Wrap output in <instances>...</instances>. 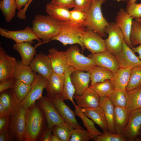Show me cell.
I'll use <instances>...</instances> for the list:
<instances>
[{"label":"cell","instance_id":"obj_1","mask_svg":"<svg viewBox=\"0 0 141 141\" xmlns=\"http://www.w3.org/2000/svg\"><path fill=\"white\" fill-rule=\"evenodd\" d=\"M47 127L44 112L36 102L26 110L25 141H39Z\"/></svg>","mask_w":141,"mask_h":141},{"label":"cell","instance_id":"obj_2","mask_svg":"<svg viewBox=\"0 0 141 141\" xmlns=\"http://www.w3.org/2000/svg\"><path fill=\"white\" fill-rule=\"evenodd\" d=\"M59 21V32L50 41L58 40L64 46L78 44L81 46L83 51L85 48L82 43V37L87 30L83 23H78L71 20Z\"/></svg>","mask_w":141,"mask_h":141},{"label":"cell","instance_id":"obj_3","mask_svg":"<svg viewBox=\"0 0 141 141\" xmlns=\"http://www.w3.org/2000/svg\"><path fill=\"white\" fill-rule=\"evenodd\" d=\"M32 29L36 35L43 42L36 45L47 43L59 33L60 30L59 21L49 15H36L32 21Z\"/></svg>","mask_w":141,"mask_h":141},{"label":"cell","instance_id":"obj_4","mask_svg":"<svg viewBox=\"0 0 141 141\" xmlns=\"http://www.w3.org/2000/svg\"><path fill=\"white\" fill-rule=\"evenodd\" d=\"M106 0H93L83 24L87 29L95 32L102 37L105 36V28L109 24L103 17L101 6Z\"/></svg>","mask_w":141,"mask_h":141},{"label":"cell","instance_id":"obj_5","mask_svg":"<svg viewBox=\"0 0 141 141\" xmlns=\"http://www.w3.org/2000/svg\"><path fill=\"white\" fill-rule=\"evenodd\" d=\"M77 45H72L65 51L67 66H71L75 70L89 72L97 66L90 58L80 52Z\"/></svg>","mask_w":141,"mask_h":141},{"label":"cell","instance_id":"obj_6","mask_svg":"<svg viewBox=\"0 0 141 141\" xmlns=\"http://www.w3.org/2000/svg\"><path fill=\"white\" fill-rule=\"evenodd\" d=\"M105 30L108 37L105 40L107 50L115 56L121 51L124 40V35L116 23L109 22Z\"/></svg>","mask_w":141,"mask_h":141},{"label":"cell","instance_id":"obj_7","mask_svg":"<svg viewBox=\"0 0 141 141\" xmlns=\"http://www.w3.org/2000/svg\"><path fill=\"white\" fill-rule=\"evenodd\" d=\"M26 109L21 105L17 111L11 115L9 130L17 141H25Z\"/></svg>","mask_w":141,"mask_h":141},{"label":"cell","instance_id":"obj_8","mask_svg":"<svg viewBox=\"0 0 141 141\" xmlns=\"http://www.w3.org/2000/svg\"><path fill=\"white\" fill-rule=\"evenodd\" d=\"M36 102L44 112L48 128H51L54 126L64 122L51 98L42 96Z\"/></svg>","mask_w":141,"mask_h":141},{"label":"cell","instance_id":"obj_9","mask_svg":"<svg viewBox=\"0 0 141 141\" xmlns=\"http://www.w3.org/2000/svg\"><path fill=\"white\" fill-rule=\"evenodd\" d=\"M48 83V79L39 74L37 75L31 84L27 96L21 102L22 105L26 110L42 96L43 90L45 89Z\"/></svg>","mask_w":141,"mask_h":141},{"label":"cell","instance_id":"obj_10","mask_svg":"<svg viewBox=\"0 0 141 141\" xmlns=\"http://www.w3.org/2000/svg\"><path fill=\"white\" fill-rule=\"evenodd\" d=\"M0 34L1 36L14 40L16 43L29 42L33 43V40H37L38 44L41 43V40L35 34L32 28L26 26L23 30L10 31L0 28Z\"/></svg>","mask_w":141,"mask_h":141},{"label":"cell","instance_id":"obj_11","mask_svg":"<svg viewBox=\"0 0 141 141\" xmlns=\"http://www.w3.org/2000/svg\"><path fill=\"white\" fill-rule=\"evenodd\" d=\"M82 41L85 48L91 53H96L107 50L105 40L97 33L87 29L82 37Z\"/></svg>","mask_w":141,"mask_h":141},{"label":"cell","instance_id":"obj_12","mask_svg":"<svg viewBox=\"0 0 141 141\" xmlns=\"http://www.w3.org/2000/svg\"><path fill=\"white\" fill-rule=\"evenodd\" d=\"M17 61L8 55L0 46V83L14 78V73Z\"/></svg>","mask_w":141,"mask_h":141},{"label":"cell","instance_id":"obj_13","mask_svg":"<svg viewBox=\"0 0 141 141\" xmlns=\"http://www.w3.org/2000/svg\"><path fill=\"white\" fill-rule=\"evenodd\" d=\"M87 56L92 60L96 66L107 69L114 73L120 68L115 56L107 50L99 53H91Z\"/></svg>","mask_w":141,"mask_h":141},{"label":"cell","instance_id":"obj_14","mask_svg":"<svg viewBox=\"0 0 141 141\" xmlns=\"http://www.w3.org/2000/svg\"><path fill=\"white\" fill-rule=\"evenodd\" d=\"M141 129V108L131 112L128 124L122 134L128 141H136Z\"/></svg>","mask_w":141,"mask_h":141},{"label":"cell","instance_id":"obj_15","mask_svg":"<svg viewBox=\"0 0 141 141\" xmlns=\"http://www.w3.org/2000/svg\"><path fill=\"white\" fill-rule=\"evenodd\" d=\"M121 68H131L141 67V60L137 56L132 48L123 42L120 51L115 56Z\"/></svg>","mask_w":141,"mask_h":141},{"label":"cell","instance_id":"obj_16","mask_svg":"<svg viewBox=\"0 0 141 141\" xmlns=\"http://www.w3.org/2000/svg\"><path fill=\"white\" fill-rule=\"evenodd\" d=\"M30 66L32 70L48 79L53 70L48 55L39 52L36 54Z\"/></svg>","mask_w":141,"mask_h":141},{"label":"cell","instance_id":"obj_17","mask_svg":"<svg viewBox=\"0 0 141 141\" xmlns=\"http://www.w3.org/2000/svg\"><path fill=\"white\" fill-rule=\"evenodd\" d=\"M133 18L124 9L122 8L118 13L115 22L124 35L125 42L131 48L133 46L131 43L130 38Z\"/></svg>","mask_w":141,"mask_h":141},{"label":"cell","instance_id":"obj_18","mask_svg":"<svg viewBox=\"0 0 141 141\" xmlns=\"http://www.w3.org/2000/svg\"><path fill=\"white\" fill-rule=\"evenodd\" d=\"M58 113L64 122L70 124L74 129H84L78 122L74 111L71 109L60 97L51 98Z\"/></svg>","mask_w":141,"mask_h":141},{"label":"cell","instance_id":"obj_19","mask_svg":"<svg viewBox=\"0 0 141 141\" xmlns=\"http://www.w3.org/2000/svg\"><path fill=\"white\" fill-rule=\"evenodd\" d=\"M73 98L75 100L77 106L81 108H94L99 106L100 96L89 87L81 95L74 94Z\"/></svg>","mask_w":141,"mask_h":141},{"label":"cell","instance_id":"obj_20","mask_svg":"<svg viewBox=\"0 0 141 141\" xmlns=\"http://www.w3.org/2000/svg\"><path fill=\"white\" fill-rule=\"evenodd\" d=\"M70 79L75 89V94L81 95L89 87L90 73L89 71L75 70L71 74Z\"/></svg>","mask_w":141,"mask_h":141},{"label":"cell","instance_id":"obj_21","mask_svg":"<svg viewBox=\"0 0 141 141\" xmlns=\"http://www.w3.org/2000/svg\"><path fill=\"white\" fill-rule=\"evenodd\" d=\"M48 55L51 62L53 71L64 75L67 67L65 51H58L54 48L49 49Z\"/></svg>","mask_w":141,"mask_h":141},{"label":"cell","instance_id":"obj_22","mask_svg":"<svg viewBox=\"0 0 141 141\" xmlns=\"http://www.w3.org/2000/svg\"><path fill=\"white\" fill-rule=\"evenodd\" d=\"M64 75L57 74L53 71L48 79V83L45 88L48 97L51 98L60 97L63 87Z\"/></svg>","mask_w":141,"mask_h":141},{"label":"cell","instance_id":"obj_23","mask_svg":"<svg viewBox=\"0 0 141 141\" xmlns=\"http://www.w3.org/2000/svg\"><path fill=\"white\" fill-rule=\"evenodd\" d=\"M0 102L11 115L16 112L22 105L21 102L17 98L13 89L0 93Z\"/></svg>","mask_w":141,"mask_h":141},{"label":"cell","instance_id":"obj_24","mask_svg":"<svg viewBox=\"0 0 141 141\" xmlns=\"http://www.w3.org/2000/svg\"><path fill=\"white\" fill-rule=\"evenodd\" d=\"M131 112L126 107L114 106V124L116 133L122 134L128 122Z\"/></svg>","mask_w":141,"mask_h":141},{"label":"cell","instance_id":"obj_25","mask_svg":"<svg viewBox=\"0 0 141 141\" xmlns=\"http://www.w3.org/2000/svg\"><path fill=\"white\" fill-rule=\"evenodd\" d=\"M37 75L30 65L23 63L21 61H17L14 73V78L16 80L31 85Z\"/></svg>","mask_w":141,"mask_h":141},{"label":"cell","instance_id":"obj_26","mask_svg":"<svg viewBox=\"0 0 141 141\" xmlns=\"http://www.w3.org/2000/svg\"><path fill=\"white\" fill-rule=\"evenodd\" d=\"M81 109L87 116L92 119L104 132L108 130L104 113L100 107L94 108H82Z\"/></svg>","mask_w":141,"mask_h":141},{"label":"cell","instance_id":"obj_27","mask_svg":"<svg viewBox=\"0 0 141 141\" xmlns=\"http://www.w3.org/2000/svg\"><path fill=\"white\" fill-rule=\"evenodd\" d=\"M31 43L29 42L15 43L12 46L13 48L20 54L22 63L28 65H30L37 52L36 47Z\"/></svg>","mask_w":141,"mask_h":141},{"label":"cell","instance_id":"obj_28","mask_svg":"<svg viewBox=\"0 0 141 141\" xmlns=\"http://www.w3.org/2000/svg\"><path fill=\"white\" fill-rule=\"evenodd\" d=\"M132 68H120L114 73L111 80L114 89L125 91Z\"/></svg>","mask_w":141,"mask_h":141},{"label":"cell","instance_id":"obj_29","mask_svg":"<svg viewBox=\"0 0 141 141\" xmlns=\"http://www.w3.org/2000/svg\"><path fill=\"white\" fill-rule=\"evenodd\" d=\"M75 70L71 66H67L64 74V81L63 91L60 97L63 101L69 100L75 106L76 105L73 100L75 89L70 79L71 74Z\"/></svg>","mask_w":141,"mask_h":141},{"label":"cell","instance_id":"obj_30","mask_svg":"<svg viewBox=\"0 0 141 141\" xmlns=\"http://www.w3.org/2000/svg\"><path fill=\"white\" fill-rule=\"evenodd\" d=\"M99 106L102 109L104 113L108 130L112 133H116L114 124V106L110 101L109 97H100Z\"/></svg>","mask_w":141,"mask_h":141},{"label":"cell","instance_id":"obj_31","mask_svg":"<svg viewBox=\"0 0 141 141\" xmlns=\"http://www.w3.org/2000/svg\"><path fill=\"white\" fill-rule=\"evenodd\" d=\"M46 12L49 15L60 21L70 20V11L68 9L50 3L46 6Z\"/></svg>","mask_w":141,"mask_h":141},{"label":"cell","instance_id":"obj_32","mask_svg":"<svg viewBox=\"0 0 141 141\" xmlns=\"http://www.w3.org/2000/svg\"><path fill=\"white\" fill-rule=\"evenodd\" d=\"M74 112L76 115L79 117L82 120L84 126L91 135L92 140L95 141L98 136L102 135L103 133L99 131L95 126V122L89 119L81 111V108L76 105L74 106Z\"/></svg>","mask_w":141,"mask_h":141},{"label":"cell","instance_id":"obj_33","mask_svg":"<svg viewBox=\"0 0 141 141\" xmlns=\"http://www.w3.org/2000/svg\"><path fill=\"white\" fill-rule=\"evenodd\" d=\"M89 72L91 82L90 86L93 85L108 79H111L114 74V73L110 70L97 66Z\"/></svg>","mask_w":141,"mask_h":141},{"label":"cell","instance_id":"obj_34","mask_svg":"<svg viewBox=\"0 0 141 141\" xmlns=\"http://www.w3.org/2000/svg\"><path fill=\"white\" fill-rule=\"evenodd\" d=\"M126 91V108L131 111L141 108V85L134 89Z\"/></svg>","mask_w":141,"mask_h":141},{"label":"cell","instance_id":"obj_35","mask_svg":"<svg viewBox=\"0 0 141 141\" xmlns=\"http://www.w3.org/2000/svg\"><path fill=\"white\" fill-rule=\"evenodd\" d=\"M74 129L70 124L64 121L54 126L51 128L52 134L57 136L61 141H70Z\"/></svg>","mask_w":141,"mask_h":141},{"label":"cell","instance_id":"obj_36","mask_svg":"<svg viewBox=\"0 0 141 141\" xmlns=\"http://www.w3.org/2000/svg\"><path fill=\"white\" fill-rule=\"evenodd\" d=\"M16 9L15 0H2L0 1V10L7 22H10L15 16Z\"/></svg>","mask_w":141,"mask_h":141},{"label":"cell","instance_id":"obj_37","mask_svg":"<svg viewBox=\"0 0 141 141\" xmlns=\"http://www.w3.org/2000/svg\"><path fill=\"white\" fill-rule=\"evenodd\" d=\"M89 87L96 92L101 97H109L114 89L110 79L97 83Z\"/></svg>","mask_w":141,"mask_h":141},{"label":"cell","instance_id":"obj_38","mask_svg":"<svg viewBox=\"0 0 141 141\" xmlns=\"http://www.w3.org/2000/svg\"><path fill=\"white\" fill-rule=\"evenodd\" d=\"M141 85V67L132 68L125 91L136 88Z\"/></svg>","mask_w":141,"mask_h":141},{"label":"cell","instance_id":"obj_39","mask_svg":"<svg viewBox=\"0 0 141 141\" xmlns=\"http://www.w3.org/2000/svg\"><path fill=\"white\" fill-rule=\"evenodd\" d=\"M109 97L114 106L126 107L127 98L125 91L114 89Z\"/></svg>","mask_w":141,"mask_h":141},{"label":"cell","instance_id":"obj_40","mask_svg":"<svg viewBox=\"0 0 141 141\" xmlns=\"http://www.w3.org/2000/svg\"><path fill=\"white\" fill-rule=\"evenodd\" d=\"M31 87V85L16 80L13 88L18 99L22 102L26 98Z\"/></svg>","mask_w":141,"mask_h":141},{"label":"cell","instance_id":"obj_41","mask_svg":"<svg viewBox=\"0 0 141 141\" xmlns=\"http://www.w3.org/2000/svg\"><path fill=\"white\" fill-rule=\"evenodd\" d=\"M130 39L133 46L141 44V25L136 20L133 21Z\"/></svg>","mask_w":141,"mask_h":141},{"label":"cell","instance_id":"obj_42","mask_svg":"<svg viewBox=\"0 0 141 141\" xmlns=\"http://www.w3.org/2000/svg\"><path fill=\"white\" fill-rule=\"evenodd\" d=\"M92 138L87 130L74 129L73 131L70 141H90Z\"/></svg>","mask_w":141,"mask_h":141},{"label":"cell","instance_id":"obj_43","mask_svg":"<svg viewBox=\"0 0 141 141\" xmlns=\"http://www.w3.org/2000/svg\"><path fill=\"white\" fill-rule=\"evenodd\" d=\"M95 141H128L122 134L113 133L108 130L104 132L101 135L97 137Z\"/></svg>","mask_w":141,"mask_h":141},{"label":"cell","instance_id":"obj_44","mask_svg":"<svg viewBox=\"0 0 141 141\" xmlns=\"http://www.w3.org/2000/svg\"><path fill=\"white\" fill-rule=\"evenodd\" d=\"M86 14L87 12L74 8L70 11V20L78 23H83L86 18Z\"/></svg>","mask_w":141,"mask_h":141},{"label":"cell","instance_id":"obj_45","mask_svg":"<svg viewBox=\"0 0 141 141\" xmlns=\"http://www.w3.org/2000/svg\"><path fill=\"white\" fill-rule=\"evenodd\" d=\"M126 11L129 15L134 18H141V3H135L127 6Z\"/></svg>","mask_w":141,"mask_h":141},{"label":"cell","instance_id":"obj_46","mask_svg":"<svg viewBox=\"0 0 141 141\" xmlns=\"http://www.w3.org/2000/svg\"><path fill=\"white\" fill-rule=\"evenodd\" d=\"M93 0H74L75 7L76 8L87 12L90 8Z\"/></svg>","mask_w":141,"mask_h":141},{"label":"cell","instance_id":"obj_47","mask_svg":"<svg viewBox=\"0 0 141 141\" xmlns=\"http://www.w3.org/2000/svg\"><path fill=\"white\" fill-rule=\"evenodd\" d=\"M11 115L0 117V133L9 130Z\"/></svg>","mask_w":141,"mask_h":141},{"label":"cell","instance_id":"obj_48","mask_svg":"<svg viewBox=\"0 0 141 141\" xmlns=\"http://www.w3.org/2000/svg\"><path fill=\"white\" fill-rule=\"evenodd\" d=\"M50 3L67 9L75 7L74 0H51Z\"/></svg>","mask_w":141,"mask_h":141},{"label":"cell","instance_id":"obj_49","mask_svg":"<svg viewBox=\"0 0 141 141\" xmlns=\"http://www.w3.org/2000/svg\"><path fill=\"white\" fill-rule=\"evenodd\" d=\"M16 80V79L14 78L0 83V92L8 89H13Z\"/></svg>","mask_w":141,"mask_h":141},{"label":"cell","instance_id":"obj_50","mask_svg":"<svg viewBox=\"0 0 141 141\" xmlns=\"http://www.w3.org/2000/svg\"><path fill=\"white\" fill-rule=\"evenodd\" d=\"M15 138L8 130L0 133V141H13Z\"/></svg>","mask_w":141,"mask_h":141},{"label":"cell","instance_id":"obj_51","mask_svg":"<svg viewBox=\"0 0 141 141\" xmlns=\"http://www.w3.org/2000/svg\"><path fill=\"white\" fill-rule=\"evenodd\" d=\"M51 128L47 127L45 129L39 141H51L52 135Z\"/></svg>","mask_w":141,"mask_h":141},{"label":"cell","instance_id":"obj_52","mask_svg":"<svg viewBox=\"0 0 141 141\" xmlns=\"http://www.w3.org/2000/svg\"><path fill=\"white\" fill-rule=\"evenodd\" d=\"M31 0H15L17 6V9H21L23 7L26 6Z\"/></svg>","mask_w":141,"mask_h":141},{"label":"cell","instance_id":"obj_53","mask_svg":"<svg viewBox=\"0 0 141 141\" xmlns=\"http://www.w3.org/2000/svg\"><path fill=\"white\" fill-rule=\"evenodd\" d=\"M11 115L7 110L1 102H0V117Z\"/></svg>","mask_w":141,"mask_h":141},{"label":"cell","instance_id":"obj_54","mask_svg":"<svg viewBox=\"0 0 141 141\" xmlns=\"http://www.w3.org/2000/svg\"><path fill=\"white\" fill-rule=\"evenodd\" d=\"M132 49L134 53L137 52L139 56L138 57L139 59L141 60V44L139 45L136 47H133L132 48Z\"/></svg>","mask_w":141,"mask_h":141},{"label":"cell","instance_id":"obj_55","mask_svg":"<svg viewBox=\"0 0 141 141\" xmlns=\"http://www.w3.org/2000/svg\"><path fill=\"white\" fill-rule=\"evenodd\" d=\"M33 0H31L30 2L28 3L27 5L24 7L22 9H21L19 10V13L21 15L24 16L25 15V14L26 11L28 7L31 3V2Z\"/></svg>","mask_w":141,"mask_h":141},{"label":"cell","instance_id":"obj_56","mask_svg":"<svg viewBox=\"0 0 141 141\" xmlns=\"http://www.w3.org/2000/svg\"><path fill=\"white\" fill-rule=\"evenodd\" d=\"M51 141H61V140L57 136L52 134L51 137Z\"/></svg>","mask_w":141,"mask_h":141},{"label":"cell","instance_id":"obj_57","mask_svg":"<svg viewBox=\"0 0 141 141\" xmlns=\"http://www.w3.org/2000/svg\"><path fill=\"white\" fill-rule=\"evenodd\" d=\"M137 0H129L127 3V5L131 3L136 2Z\"/></svg>","mask_w":141,"mask_h":141},{"label":"cell","instance_id":"obj_58","mask_svg":"<svg viewBox=\"0 0 141 141\" xmlns=\"http://www.w3.org/2000/svg\"><path fill=\"white\" fill-rule=\"evenodd\" d=\"M136 141H141V129L139 136Z\"/></svg>","mask_w":141,"mask_h":141},{"label":"cell","instance_id":"obj_59","mask_svg":"<svg viewBox=\"0 0 141 141\" xmlns=\"http://www.w3.org/2000/svg\"><path fill=\"white\" fill-rule=\"evenodd\" d=\"M135 20L138 22L141 25V18H135Z\"/></svg>","mask_w":141,"mask_h":141},{"label":"cell","instance_id":"obj_60","mask_svg":"<svg viewBox=\"0 0 141 141\" xmlns=\"http://www.w3.org/2000/svg\"><path fill=\"white\" fill-rule=\"evenodd\" d=\"M113 0L115 1H116L118 2H120V1L124 2V1H125L126 0Z\"/></svg>","mask_w":141,"mask_h":141},{"label":"cell","instance_id":"obj_61","mask_svg":"<svg viewBox=\"0 0 141 141\" xmlns=\"http://www.w3.org/2000/svg\"><path fill=\"white\" fill-rule=\"evenodd\" d=\"M2 0H1V1H2Z\"/></svg>","mask_w":141,"mask_h":141}]
</instances>
